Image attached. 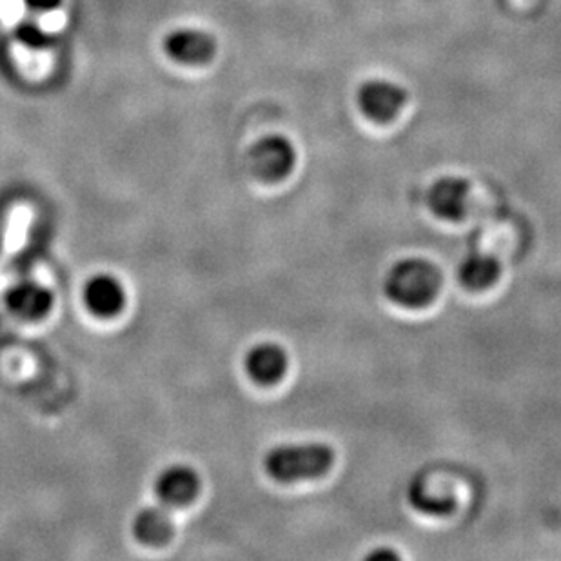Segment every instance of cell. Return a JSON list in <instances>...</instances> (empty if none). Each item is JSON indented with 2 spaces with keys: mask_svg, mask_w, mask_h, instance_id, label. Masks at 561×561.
Here are the masks:
<instances>
[{
  "mask_svg": "<svg viewBox=\"0 0 561 561\" xmlns=\"http://www.w3.org/2000/svg\"><path fill=\"white\" fill-rule=\"evenodd\" d=\"M84 304L95 317H117L126 306V289L123 282L107 273L93 276L84 287Z\"/></svg>",
  "mask_w": 561,
  "mask_h": 561,
  "instance_id": "obj_8",
  "label": "cell"
},
{
  "mask_svg": "<svg viewBox=\"0 0 561 561\" xmlns=\"http://www.w3.org/2000/svg\"><path fill=\"white\" fill-rule=\"evenodd\" d=\"M500 262L493 254L472 253L458 267V280L471 291H483L499 280Z\"/></svg>",
  "mask_w": 561,
  "mask_h": 561,
  "instance_id": "obj_12",
  "label": "cell"
},
{
  "mask_svg": "<svg viewBox=\"0 0 561 561\" xmlns=\"http://www.w3.org/2000/svg\"><path fill=\"white\" fill-rule=\"evenodd\" d=\"M442 287V273L425 259L400 260L387 273L383 289L391 302L403 308H425L435 302Z\"/></svg>",
  "mask_w": 561,
  "mask_h": 561,
  "instance_id": "obj_1",
  "label": "cell"
},
{
  "mask_svg": "<svg viewBox=\"0 0 561 561\" xmlns=\"http://www.w3.org/2000/svg\"><path fill=\"white\" fill-rule=\"evenodd\" d=\"M297 164V149L282 135L260 138L250 149V168L260 181L278 182L286 179Z\"/></svg>",
  "mask_w": 561,
  "mask_h": 561,
  "instance_id": "obj_3",
  "label": "cell"
},
{
  "mask_svg": "<svg viewBox=\"0 0 561 561\" xmlns=\"http://www.w3.org/2000/svg\"><path fill=\"white\" fill-rule=\"evenodd\" d=\"M5 306L22 320H41L54 308V295L38 282H19L5 295Z\"/></svg>",
  "mask_w": 561,
  "mask_h": 561,
  "instance_id": "obj_10",
  "label": "cell"
},
{
  "mask_svg": "<svg viewBox=\"0 0 561 561\" xmlns=\"http://www.w3.org/2000/svg\"><path fill=\"white\" fill-rule=\"evenodd\" d=\"M369 560H380V558H386V560H397V552L389 551V549H383V551H375L369 554Z\"/></svg>",
  "mask_w": 561,
  "mask_h": 561,
  "instance_id": "obj_16",
  "label": "cell"
},
{
  "mask_svg": "<svg viewBox=\"0 0 561 561\" xmlns=\"http://www.w3.org/2000/svg\"><path fill=\"white\" fill-rule=\"evenodd\" d=\"M198 472L184 463L165 467L154 480V494L162 505L170 508L186 507L201 493Z\"/></svg>",
  "mask_w": 561,
  "mask_h": 561,
  "instance_id": "obj_5",
  "label": "cell"
},
{
  "mask_svg": "<svg viewBox=\"0 0 561 561\" xmlns=\"http://www.w3.org/2000/svg\"><path fill=\"white\" fill-rule=\"evenodd\" d=\"M164 51L175 62L198 66L215 57L217 44L209 33L195 27H181L165 35Z\"/></svg>",
  "mask_w": 561,
  "mask_h": 561,
  "instance_id": "obj_6",
  "label": "cell"
},
{
  "mask_svg": "<svg viewBox=\"0 0 561 561\" xmlns=\"http://www.w3.org/2000/svg\"><path fill=\"white\" fill-rule=\"evenodd\" d=\"M408 499L409 503H411L413 508H416L419 513L425 514V516H436V518L447 516V514L453 513L456 507L455 500L431 494L427 488H425V483L419 480V478L413 480V483L409 485Z\"/></svg>",
  "mask_w": 561,
  "mask_h": 561,
  "instance_id": "obj_13",
  "label": "cell"
},
{
  "mask_svg": "<svg viewBox=\"0 0 561 561\" xmlns=\"http://www.w3.org/2000/svg\"><path fill=\"white\" fill-rule=\"evenodd\" d=\"M244 364L251 380L260 386H273L286 375L289 358L282 345L262 342L251 347L250 353L245 355Z\"/></svg>",
  "mask_w": 561,
  "mask_h": 561,
  "instance_id": "obj_9",
  "label": "cell"
},
{
  "mask_svg": "<svg viewBox=\"0 0 561 561\" xmlns=\"http://www.w3.org/2000/svg\"><path fill=\"white\" fill-rule=\"evenodd\" d=\"M334 466V450L325 444L278 445L264 458L275 482L295 483L320 478Z\"/></svg>",
  "mask_w": 561,
  "mask_h": 561,
  "instance_id": "obj_2",
  "label": "cell"
},
{
  "mask_svg": "<svg viewBox=\"0 0 561 561\" xmlns=\"http://www.w3.org/2000/svg\"><path fill=\"white\" fill-rule=\"evenodd\" d=\"M133 535L140 543L148 547H162L170 543L175 535V522L170 507L153 505L146 507L133 519Z\"/></svg>",
  "mask_w": 561,
  "mask_h": 561,
  "instance_id": "obj_11",
  "label": "cell"
},
{
  "mask_svg": "<svg viewBox=\"0 0 561 561\" xmlns=\"http://www.w3.org/2000/svg\"><path fill=\"white\" fill-rule=\"evenodd\" d=\"M469 195H471L469 181L461 176H442L431 186L427 202L436 217L456 222L466 217Z\"/></svg>",
  "mask_w": 561,
  "mask_h": 561,
  "instance_id": "obj_7",
  "label": "cell"
},
{
  "mask_svg": "<svg viewBox=\"0 0 561 561\" xmlns=\"http://www.w3.org/2000/svg\"><path fill=\"white\" fill-rule=\"evenodd\" d=\"M24 4L37 13H48V11L57 10L62 4V0H24Z\"/></svg>",
  "mask_w": 561,
  "mask_h": 561,
  "instance_id": "obj_15",
  "label": "cell"
},
{
  "mask_svg": "<svg viewBox=\"0 0 561 561\" xmlns=\"http://www.w3.org/2000/svg\"><path fill=\"white\" fill-rule=\"evenodd\" d=\"M15 37L22 46L30 49H46L55 43V37L38 22L22 21L16 24Z\"/></svg>",
  "mask_w": 561,
  "mask_h": 561,
  "instance_id": "obj_14",
  "label": "cell"
},
{
  "mask_svg": "<svg viewBox=\"0 0 561 561\" xmlns=\"http://www.w3.org/2000/svg\"><path fill=\"white\" fill-rule=\"evenodd\" d=\"M356 102L360 112L371 118L373 123L386 124L408 104V91L392 80H367L358 88Z\"/></svg>",
  "mask_w": 561,
  "mask_h": 561,
  "instance_id": "obj_4",
  "label": "cell"
}]
</instances>
